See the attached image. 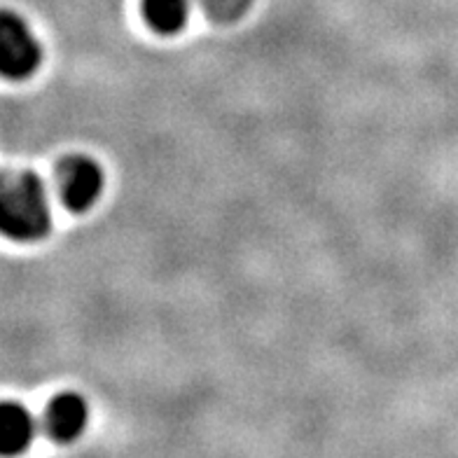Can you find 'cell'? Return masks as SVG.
I'll return each mask as SVG.
<instances>
[{
	"label": "cell",
	"mask_w": 458,
	"mask_h": 458,
	"mask_svg": "<svg viewBox=\"0 0 458 458\" xmlns=\"http://www.w3.org/2000/svg\"><path fill=\"white\" fill-rule=\"evenodd\" d=\"M52 229L43 181L33 171H0V234L13 242H40Z\"/></svg>",
	"instance_id": "1"
},
{
	"label": "cell",
	"mask_w": 458,
	"mask_h": 458,
	"mask_svg": "<svg viewBox=\"0 0 458 458\" xmlns=\"http://www.w3.org/2000/svg\"><path fill=\"white\" fill-rule=\"evenodd\" d=\"M43 64V47L24 19L0 10V75L26 80Z\"/></svg>",
	"instance_id": "2"
},
{
	"label": "cell",
	"mask_w": 458,
	"mask_h": 458,
	"mask_svg": "<svg viewBox=\"0 0 458 458\" xmlns=\"http://www.w3.org/2000/svg\"><path fill=\"white\" fill-rule=\"evenodd\" d=\"M59 187L61 199L66 201L68 208L75 213H85L101 199L106 175L91 157L72 155V157H66L61 162Z\"/></svg>",
	"instance_id": "3"
},
{
	"label": "cell",
	"mask_w": 458,
	"mask_h": 458,
	"mask_svg": "<svg viewBox=\"0 0 458 458\" xmlns=\"http://www.w3.org/2000/svg\"><path fill=\"white\" fill-rule=\"evenodd\" d=\"M89 421V407L87 400L80 398L78 393H61L47 407L45 414V428L49 437L56 442H72L85 433Z\"/></svg>",
	"instance_id": "4"
},
{
	"label": "cell",
	"mask_w": 458,
	"mask_h": 458,
	"mask_svg": "<svg viewBox=\"0 0 458 458\" xmlns=\"http://www.w3.org/2000/svg\"><path fill=\"white\" fill-rule=\"evenodd\" d=\"M36 437V419L19 403H0V456L24 454Z\"/></svg>",
	"instance_id": "5"
},
{
	"label": "cell",
	"mask_w": 458,
	"mask_h": 458,
	"mask_svg": "<svg viewBox=\"0 0 458 458\" xmlns=\"http://www.w3.org/2000/svg\"><path fill=\"white\" fill-rule=\"evenodd\" d=\"M143 14L162 36H175L190 19V0H143Z\"/></svg>",
	"instance_id": "6"
},
{
	"label": "cell",
	"mask_w": 458,
	"mask_h": 458,
	"mask_svg": "<svg viewBox=\"0 0 458 458\" xmlns=\"http://www.w3.org/2000/svg\"><path fill=\"white\" fill-rule=\"evenodd\" d=\"M206 14L220 24H232L239 21L243 14L253 7V0H199Z\"/></svg>",
	"instance_id": "7"
}]
</instances>
